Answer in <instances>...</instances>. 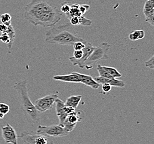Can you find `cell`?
<instances>
[{"instance_id": "1", "label": "cell", "mask_w": 154, "mask_h": 144, "mask_svg": "<svg viewBox=\"0 0 154 144\" xmlns=\"http://www.w3.org/2000/svg\"><path fill=\"white\" fill-rule=\"evenodd\" d=\"M62 14L46 0H31L25 8L24 17L35 26L52 27L61 20Z\"/></svg>"}, {"instance_id": "2", "label": "cell", "mask_w": 154, "mask_h": 144, "mask_svg": "<svg viewBox=\"0 0 154 144\" xmlns=\"http://www.w3.org/2000/svg\"><path fill=\"white\" fill-rule=\"evenodd\" d=\"M45 42L49 44L73 46L76 42H87L83 37L78 35L70 23L53 27L46 32Z\"/></svg>"}, {"instance_id": "3", "label": "cell", "mask_w": 154, "mask_h": 144, "mask_svg": "<svg viewBox=\"0 0 154 144\" xmlns=\"http://www.w3.org/2000/svg\"><path fill=\"white\" fill-rule=\"evenodd\" d=\"M14 88L17 93L21 110L27 121L31 124L38 123L41 120L40 112L37 111L30 99L27 88V81L25 80L16 83Z\"/></svg>"}, {"instance_id": "4", "label": "cell", "mask_w": 154, "mask_h": 144, "mask_svg": "<svg viewBox=\"0 0 154 144\" xmlns=\"http://www.w3.org/2000/svg\"><path fill=\"white\" fill-rule=\"evenodd\" d=\"M110 47L111 46L108 43L105 42L100 43L97 47H94L91 56L85 63V68L87 69H91L93 68L92 64L102 60H108L109 58L108 52Z\"/></svg>"}, {"instance_id": "5", "label": "cell", "mask_w": 154, "mask_h": 144, "mask_svg": "<svg viewBox=\"0 0 154 144\" xmlns=\"http://www.w3.org/2000/svg\"><path fill=\"white\" fill-rule=\"evenodd\" d=\"M19 137L25 144H53L51 137L34 131H23Z\"/></svg>"}, {"instance_id": "6", "label": "cell", "mask_w": 154, "mask_h": 144, "mask_svg": "<svg viewBox=\"0 0 154 144\" xmlns=\"http://www.w3.org/2000/svg\"><path fill=\"white\" fill-rule=\"evenodd\" d=\"M37 133L54 137H60L67 136L69 131L62 124L52 125L49 126L39 125L36 131Z\"/></svg>"}, {"instance_id": "7", "label": "cell", "mask_w": 154, "mask_h": 144, "mask_svg": "<svg viewBox=\"0 0 154 144\" xmlns=\"http://www.w3.org/2000/svg\"><path fill=\"white\" fill-rule=\"evenodd\" d=\"M58 98L57 94L46 95L35 101L34 105L37 111L42 113L52 109L57 99Z\"/></svg>"}, {"instance_id": "8", "label": "cell", "mask_w": 154, "mask_h": 144, "mask_svg": "<svg viewBox=\"0 0 154 144\" xmlns=\"http://www.w3.org/2000/svg\"><path fill=\"white\" fill-rule=\"evenodd\" d=\"M55 104L56 114L58 118L60 124H63L68 116L75 112V109L65 106L64 102L60 99H57Z\"/></svg>"}, {"instance_id": "9", "label": "cell", "mask_w": 154, "mask_h": 144, "mask_svg": "<svg viewBox=\"0 0 154 144\" xmlns=\"http://www.w3.org/2000/svg\"><path fill=\"white\" fill-rule=\"evenodd\" d=\"M2 137L6 144H17L18 135L14 127L7 124L1 127Z\"/></svg>"}, {"instance_id": "10", "label": "cell", "mask_w": 154, "mask_h": 144, "mask_svg": "<svg viewBox=\"0 0 154 144\" xmlns=\"http://www.w3.org/2000/svg\"><path fill=\"white\" fill-rule=\"evenodd\" d=\"M94 48V47L93 46L92 44H91V43L88 42L85 43V47H84V49L82 50L83 52V55L81 60H75L73 58V57H70L69 58V61L71 62V63L74 66H78L79 68H81L82 69H83L84 68H85V63L86 61L87 60L88 58L91 56Z\"/></svg>"}, {"instance_id": "11", "label": "cell", "mask_w": 154, "mask_h": 144, "mask_svg": "<svg viewBox=\"0 0 154 144\" xmlns=\"http://www.w3.org/2000/svg\"><path fill=\"white\" fill-rule=\"evenodd\" d=\"M143 12L145 21L151 26H154V0H147L144 4Z\"/></svg>"}, {"instance_id": "12", "label": "cell", "mask_w": 154, "mask_h": 144, "mask_svg": "<svg viewBox=\"0 0 154 144\" xmlns=\"http://www.w3.org/2000/svg\"><path fill=\"white\" fill-rule=\"evenodd\" d=\"M82 119V118L79 115L78 113L75 112L68 116L62 125L66 127L69 131V133H70L74 129L77 123L80 122Z\"/></svg>"}, {"instance_id": "13", "label": "cell", "mask_w": 154, "mask_h": 144, "mask_svg": "<svg viewBox=\"0 0 154 144\" xmlns=\"http://www.w3.org/2000/svg\"><path fill=\"white\" fill-rule=\"evenodd\" d=\"M95 81L100 84L103 83H108L112 87H118V88H123L125 86L124 81L122 80L117 79L116 78H105L100 77H96L94 78Z\"/></svg>"}, {"instance_id": "14", "label": "cell", "mask_w": 154, "mask_h": 144, "mask_svg": "<svg viewBox=\"0 0 154 144\" xmlns=\"http://www.w3.org/2000/svg\"><path fill=\"white\" fill-rule=\"evenodd\" d=\"M75 73L79 78L81 81L80 83H81L85 85L88 87H89L93 89H98V88L100 87V84L95 81L92 76L82 74L78 72H75Z\"/></svg>"}, {"instance_id": "15", "label": "cell", "mask_w": 154, "mask_h": 144, "mask_svg": "<svg viewBox=\"0 0 154 144\" xmlns=\"http://www.w3.org/2000/svg\"><path fill=\"white\" fill-rule=\"evenodd\" d=\"M54 81H61L67 83H80V79L77 75L75 72H72V73L66 75H56L52 78Z\"/></svg>"}, {"instance_id": "16", "label": "cell", "mask_w": 154, "mask_h": 144, "mask_svg": "<svg viewBox=\"0 0 154 144\" xmlns=\"http://www.w3.org/2000/svg\"><path fill=\"white\" fill-rule=\"evenodd\" d=\"M82 98V96L81 95H72L66 99L64 103L65 106H70L75 109L79 106Z\"/></svg>"}, {"instance_id": "17", "label": "cell", "mask_w": 154, "mask_h": 144, "mask_svg": "<svg viewBox=\"0 0 154 144\" xmlns=\"http://www.w3.org/2000/svg\"><path fill=\"white\" fill-rule=\"evenodd\" d=\"M79 4H72V5L71 6L69 12L68 13V14L66 16V17L69 20L70 18L73 17H79L82 16L81 14V12L79 11Z\"/></svg>"}, {"instance_id": "18", "label": "cell", "mask_w": 154, "mask_h": 144, "mask_svg": "<svg viewBox=\"0 0 154 144\" xmlns=\"http://www.w3.org/2000/svg\"><path fill=\"white\" fill-rule=\"evenodd\" d=\"M145 33L144 30H137L130 33L129 35V38L132 41H136L139 39L144 38Z\"/></svg>"}, {"instance_id": "19", "label": "cell", "mask_w": 154, "mask_h": 144, "mask_svg": "<svg viewBox=\"0 0 154 144\" xmlns=\"http://www.w3.org/2000/svg\"><path fill=\"white\" fill-rule=\"evenodd\" d=\"M73 0H66L61 4L60 11L66 16L68 14L70 11L71 6L73 4Z\"/></svg>"}, {"instance_id": "20", "label": "cell", "mask_w": 154, "mask_h": 144, "mask_svg": "<svg viewBox=\"0 0 154 144\" xmlns=\"http://www.w3.org/2000/svg\"><path fill=\"white\" fill-rule=\"evenodd\" d=\"M102 67H103V68L112 78H114L116 79L117 78L122 77V74H121L119 71L115 68L107 67V66H102Z\"/></svg>"}, {"instance_id": "21", "label": "cell", "mask_w": 154, "mask_h": 144, "mask_svg": "<svg viewBox=\"0 0 154 144\" xmlns=\"http://www.w3.org/2000/svg\"><path fill=\"white\" fill-rule=\"evenodd\" d=\"M0 41L1 42L5 43L8 46V49H11L12 48V47L13 46V43L12 42L10 37L8 35L7 33H2L0 35Z\"/></svg>"}, {"instance_id": "22", "label": "cell", "mask_w": 154, "mask_h": 144, "mask_svg": "<svg viewBox=\"0 0 154 144\" xmlns=\"http://www.w3.org/2000/svg\"><path fill=\"white\" fill-rule=\"evenodd\" d=\"M0 21L1 23L6 25L7 26L12 25V17L9 14L5 13L1 14L0 16Z\"/></svg>"}, {"instance_id": "23", "label": "cell", "mask_w": 154, "mask_h": 144, "mask_svg": "<svg viewBox=\"0 0 154 144\" xmlns=\"http://www.w3.org/2000/svg\"><path fill=\"white\" fill-rule=\"evenodd\" d=\"M97 70L98 72V73L99 74V77L105 78H112V77L109 74L105 71L103 68L102 66L100 64H98L97 67Z\"/></svg>"}, {"instance_id": "24", "label": "cell", "mask_w": 154, "mask_h": 144, "mask_svg": "<svg viewBox=\"0 0 154 144\" xmlns=\"http://www.w3.org/2000/svg\"><path fill=\"white\" fill-rule=\"evenodd\" d=\"M6 33H7L8 35H9V37H10L11 39L12 42L14 43L15 38H16V35L15 30H14V27L12 26V25H11V26H8L7 31H6Z\"/></svg>"}, {"instance_id": "25", "label": "cell", "mask_w": 154, "mask_h": 144, "mask_svg": "<svg viewBox=\"0 0 154 144\" xmlns=\"http://www.w3.org/2000/svg\"><path fill=\"white\" fill-rule=\"evenodd\" d=\"M79 26H91L92 24V21L91 20L83 16H79Z\"/></svg>"}, {"instance_id": "26", "label": "cell", "mask_w": 154, "mask_h": 144, "mask_svg": "<svg viewBox=\"0 0 154 144\" xmlns=\"http://www.w3.org/2000/svg\"><path fill=\"white\" fill-rule=\"evenodd\" d=\"M10 106L4 103H0V112L2 113L4 115H6L10 112Z\"/></svg>"}, {"instance_id": "27", "label": "cell", "mask_w": 154, "mask_h": 144, "mask_svg": "<svg viewBox=\"0 0 154 144\" xmlns=\"http://www.w3.org/2000/svg\"><path fill=\"white\" fill-rule=\"evenodd\" d=\"M102 93L103 94H106V93H108L110 91H111L112 90V87L108 83H103L102 84Z\"/></svg>"}, {"instance_id": "28", "label": "cell", "mask_w": 154, "mask_h": 144, "mask_svg": "<svg viewBox=\"0 0 154 144\" xmlns=\"http://www.w3.org/2000/svg\"><path fill=\"white\" fill-rule=\"evenodd\" d=\"M154 56H152L151 57L149 60H147L146 62H145V66L146 68H148L151 69H154Z\"/></svg>"}, {"instance_id": "29", "label": "cell", "mask_w": 154, "mask_h": 144, "mask_svg": "<svg viewBox=\"0 0 154 144\" xmlns=\"http://www.w3.org/2000/svg\"><path fill=\"white\" fill-rule=\"evenodd\" d=\"M73 46L74 51H81L84 49L85 44L82 42H76L74 43Z\"/></svg>"}, {"instance_id": "30", "label": "cell", "mask_w": 154, "mask_h": 144, "mask_svg": "<svg viewBox=\"0 0 154 144\" xmlns=\"http://www.w3.org/2000/svg\"><path fill=\"white\" fill-rule=\"evenodd\" d=\"M79 11L81 12V14L83 16L87 11H89V10L90 9V6L88 5H84V4L79 5Z\"/></svg>"}, {"instance_id": "31", "label": "cell", "mask_w": 154, "mask_h": 144, "mask_svg": "<svg viewBox=\"0 0 154 144\" xmlns=\"http://www.w3.org/2000/svg\"><path fill=\"white\" fill-rule=\"evenodd\" d=\"M83 55V52L82 50L81 51H74L73 52V58L75 60H81L82 58Z\"/></svg>"}, {"instance_id": "32", "label": "cell", "mask_w": 154, "mask_h": 144, "mask_svg": "<svg viewBox=\"0 0 154 144\" xmlns=\"http://www.w3.org/2000/svg\"><path fill=\"white\" fill-rule=\"evenodd\" d=\"M69 20H70V24L72 26H79V17H71L69 19Z\"/></svg>"}, {"instance_id": "33", "label": "cell", "mask_w": 154, "mask_h": 144, "mask_svg": "<svg viewBox=\"0 0 154 144\" xmlns=\"http://www.w3.org/2000/svg\"><path fill=\"white\" fill-rule=\"evenodd\" d=\"M7 27H8V26H7L6 25H4L3 23H1L0 24V32H1L2 33H5L7 31Z\"/></svg>"}, {"instance_id": "34", "label": "cell", "mask_w": 154, "mask_h": 144, "mask_svg": "<svg viewBox=\"0 0 154 144\" xmlns=\"http://www.w3.org/2000/svg\"><path fill=\"white\" fill-rule=\"evenodd\" d=\"M4 116H5V115H4L2 113H1V112H0V119H4Z\"/></svg>"}]
</instances>
